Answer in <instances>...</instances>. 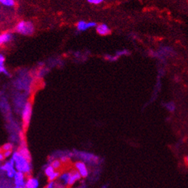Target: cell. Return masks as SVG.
I'll list each match as a JSON object with an SVG mask.
<instances>
[{
    "instance_id": "cell-1",
    "label": "cell",
    "mask_w": 188,
    "mask_h": 188,
    "mask_svg": "<svg viewBox=\"0 0 188 188\" xmlns=\"http://www.w3.org/2000/svg\"><path fill=\"white\" fill-rule=\"evenodd\" d=\"M13 160H15V167L17 171L23 172L25 174H29L31 172L32 167L29 160H26L18 151L15 152L13 155Z\"/></svg>"
},
{
    "instance_id": "cell-2",
    "label": "cell",
    "mask_w": 188,
    "mask_h": 188,
    "mask_svg": "<svg viewBox=\"0 0 188 188\" xmlns=\"http://www.w3.org/2000/svg\"><path fill=\"white\" fill-rule=\"evenodd\" d=\"M14 85L18 90L29 91L32 87V79L28 74H22L16 81H14Z\"/></svg>"
},
{
    "instance_id": "cell-3",
    "label": "cell",
    "mask_w": 188,
    "mask_h": 188,
    "mask_svg": "<svg viewBox=\"0 0 188 188\" xmlns=\"http://www.w3.org/2000/svg\"><path fill=\"white\" fill-rule=\"evenodd\" d=\"M17 33L23 35H30L34 33V25L29 21H20L15 27Z\"/></svg>"
},
{
    "instance_id": "cell-4",
    "label": "cell",
    "mask_w": 188,
    "mask_h": 188,
    "mask_svg": "<svg viewBox=\"0 0 188 188\" xmlns=\"http://www.w3.org/2000/svg\"><path fill=\"white\" fill-rule=\"evenodd\" d=\"M32 113H33V107L30 102H27L24 108L22 111V119H23V126L25 128H28L30 123V120L32 118Z\"/></svg>"
},
{
    "instance_id": "cell-5",
    "label": "cell",
    "mask_w": 188,
    "mask_h": 188,
    "mask_svg": "<svg viewBox=\"0 0 188 188\" xmlns=\"http://www.w3.org/2000/svg\"><path fill=\"white\" fill-rule=\"evenodd\" d=\"M174 53V50L169 46H164L159 49L158 52H153L151 53L152 56L159 58H164L166 57L171 56Z\"/></svg>"
},
{
    "instance_id": "cell-6",
    "label": "cell",
    "mask_w": 188,
    "mask_h": 188,
    "mask_svg": "<svg viewBox=\"0 0 188 188\" xmlns=\"http://www.w3.org/2000/svg\"><path fill=\"white\" fill-rule=\"evenodd\" d=\"M97 23H94V22L90 21V22H85V21H79V23H77V25H76V27H77V30L79 32H84L86 31L87 29H89V28H94V27L97 26Z\"/></svg>"
},
{
    "instance_id": "cell-7",
    "label": "cell",
    "mask_w": 188,
    "mask_h": 188,
    "mask_svg": "<svg viewBox=\"0 0 188 188\" xmlns=\"http://www.w3.org/2000/svg\"><path fill=\"white\" fill-rule=\"evenodd\" d=\"M74 168L79 172V174L82 175V177H86L89 174L87 167H86L84 162L77 161L76 163H74Z\"/></svg>"
},
{
    "instance_id": "cell-8",
    "label": "cell",
    "mask_w": 188,
    "mask_h": 188,
    "mask_svg": "<svg viewBox=\"0 0 188 188\" xmlns=\"http://www.w3.org/2000/svg\"><path fill=\"white\" fill-rule=\"evenodd\" d=\"M13 39V34L12 32H5L0 35V44L2 45L9 43Z\"/></svg>"
},
{
    "instance_id": "cell-9",
    "label": "cell",
    "mask_w": 188,
    "mask_h": 188,
    "mask_svg": "<svg viewBox=\"0 0 188 188\" xmlns=\"http://www.w3.org/2000/svg\"><path fill=\"white\" fill-rule=\"evenodd\" d=\"M15 178V185L19 186V187H25V174L23 172L17 171L16 175L14 177Z\"/></svg>"
},
{
    "instance_id": "cell-10",
    "label": "cell",
    "mask_w": 188,
    "mask_h": 188,
    "mask_svg": "<svg viewBox=\"0 0 188 188\" xmlns=\"http://www.w3.org/2000/svg\"><path fill=\"white\" fill-rule=\"evenodd\" d=\"M15 100V104L17 107H19V108H22L23 109L24 108V107L25 104H26V103L28 102V101H25V94H20V93H18V94H17L16 95V97L14 98Z\"/></svg>"
},
{
    "instance_id": "cell-11",
    "label": "cell",
    "mask_w": 188,
    "mask_h": 188,
    "mask_svg": "<svg viewBox=\"0 0 188 188\" xmlns=\"http://www.w3.org/2000/svg\"><path fill=\"white\" fill-rule=\"evenodd\" d=\"M96 31L101 35H107L111 33L110 28L106 24H99L96 26Z\"/></svg>"
},
{
    "instance_id": "cell-12",
    "label": "cell",
    "mask_w": 188,
    "mask_h": 188,
    "mask_svg": "<svg viewBox=\"0 0 188 188\" xmlns=\"http://www.w3.org/2000/svg\"><path fill=\"white\" fill-rule=\"evenodd\" d=\"M18 152L20 154V155L23 156V157H24L26 160L31 161V155H30L29 150H28V148H27L26 145H21V147L18 148Z\"/></svg>"
},
{
    "instance_id": "cell-13",
    "label": "cell",
    "mask_w": 188,
    "mask_h": 188,
    "mask_svg": "<svg viewBox=\"0 0 188 188\" xmlns=\"http://www.w3.org/2000/svg\"><path fill=\"white\" fill-rule=\"evenodd\" d=\"M82 177V175L79 174V172L78 171V170H76V169L75 170H72V171H71V178H70V180H69V186L72 185L75 181L80 180Z\"/></svg>"
},
{
    "instance_id": "cell-14",
    "label": "cell",
    "mask_w": 188,
    "mask_h": 188,
    "mask_svg": "<svg viewBox=\"0 0 188 188\" xmlns=\"http://www.w3.org/2000/svg\"><path fill=\"white\" fill-rule=\"evenodd\" d=\"M38 180L35 178H33V177H28L26 180V183H25V188H38Z\"/></svg>"
},
{
    "instance_id": "cell-15",
    "label": "cell",
    "mask_w": 188,
    "mask_h": 188,
    "mask_svg": "<svg viewBox=\"0 0 188 188\" xmlns=\"http://www.w3.org/2000/svg\"><path fill=\"white\" fill-rule=\"evenodd\" d=\"M15 160H13V158H12L11 160H8V162H6V164H4L3 166H2L1 167V170H4V171H9V170H13V169H15Z\"/></svg>"
},
{
    "instance_id": "cell-16",
    "label": "cell",
    "mask_w": 188,
    "mask_h": 188,
    "mask_svg": "<svg viewBox=\"0 0 188 188\" xmlns=\"http://www.w3.org/2000/svg\"><path fill=\"white\" fill-rule=\"evenodd\" d=\"M5 57L3 55H0V72L6 76H9V72L5 67Z\"/></svg>"
},
{
    "instance_id": "cell-17",
    "label": "cell",
    "mask_w": 188,
    "mask_h": 188,
    "mask_svg": "<svg viewBox=\"0 0 188 188\" xmlns=\"http://www.w3.org/2000/svg\"><path fill=\"white\" fill-rule=\"evenodd\" d=\"M60 180L64 185H69V180L71 178V172H65L60 176Z\"/></svg>"
},
{
    "instance_id": "cell-18",
    "label": "cell",
    "mask_w": 188,
    "mask_h": 188,
    "mask_svg": "<svg viewBox=\"0 0 188 188\" xmlns=\"http://www.w3.org/2000/svg\"><path fill=\"white\" fill-rule=\"evenodd\" d=\"M0 3L2 5L7 7H13L16 4L15 0H0Z\"/></svg>"
},
{
    "instance_id": "cell-19",
    "label": "cell",
    "mask_w": 188,
    "mask_h": 188,
    "mask_svg": "<svg viewBox=\"0 0 188 188\" xmlns=\"http://www.w3.org/2000/svg\"><path fill=\"white\" fill-rule=\"evenodd\" d=\"M164 107H165V108H167L169 111H170V112L174 111V110H175V108H176L175 104H174L173 101H170V102L166 103V104H164Z\"/></svg>"
},
{
    "instance_id": "cell-20",
    "label": "cell",
    "mask_w": 188,
    "mask_h": 188,
    "mask_svg": "<svg viewBox=\"0 0 188 188\" xmlns=\"http://www.w3.org/2000/svg\"><path fill=\"white\" fill-rule=\"evenodd\" d=\"M115 55H116L118 58L121 56H126V55H130V52L128 50H127V49H123V50H120L118 51V52H117Z\"/></svg>"
},
{
    "instance_id": "cell-21",
    "label": "cell",
    "mask_w": 188,
    "mask_h": 188,
    "mask_svg": "<svg viewBox=\"0 0 188 188\" xmlns=\"http://www.w3.org/2000/svg\"><path fill=\"white\" fill-rule=\"evenodd\" d=\"M55 169H54V167H52V165H51V166H48V167H47L46 169H45V174H46L47 177H49L51 175H52V174H53L55 172Z\"/></svg>"
},
{
    "instance_id": "cell-22",
    "label": "cell",
    "mask_w": 188,
    "mask_h": 188,
    "mask_svg": "<svg viewBox=\"0 0 188 188\" xmlns=\"http://www.w3.org/2000/svg\"><path fill=\"white\" fill-rule=\"evenodd\" d=\"M52 166L54 167L55 170H59L61 168V166H62V162L59 160H55L52 161Z\"/></svg>"
},
{
    "instance_id": "cell-23",
    "label": "cell",
    "mask_w": 188,
    "mask_h": 188,
    "mask_svg": "<svg viewBox=\"0 0 188 188\" xmlns=\"http://www.w3.org/2000/svg\"><path fill=\"white\" fill-rule=\"evenodd\" d=\"M13 145H12V144L6 143L2 146L1 149H2V150L4 152V151H7V150H13Z\"/></svg>"
},
{
    "instance_id": "cell-24",
    "label": "cell",
    "mask_w": 188,
    "mask_h": 188,
    "mask_svg": "<svg viewBox=\"0 0 188 188\" xmlns=\"http://www.w3.org/2000/svg\"><path fill=\"white\" fill-rule=\"evenodd\" d=\"M59 176H60V173L55 171L53 174H52V175L48 177V181L49 182H51V181H54L55 179H57Z\"/></svg>"
},
{
    "instance_id": "cell-25",
    "label": "cell",
    "mask_w": 188,
    "mask_h": 188,
    "mask_svg": "<svg viewBox=\"0 0 188 188\" xmlns=\"http://www.w3.org/2000/svg\"><path fill=\"white\" fill-rule=\"evenodd\" d=\"M105 58L109 62H115L117 61V59L118 58V57L116 55H107L105 56Z\"/></svg>"
},
{
    "instance_id": "cell-26",
    "label": "cell",
    "mask_w": 188,
    "mask_h": 188,
    "mask_svg": "<svg viewBox=\"0 0 188 188\" xmlns=\"http://www.w3.org/2000/svg\"><path fill=\"white\" fill-rule=\"evenodd\" d=\"M88 2L92 5H99L102 3L104 0H88Z\"/></svg>"
},
{
    "instance_id": "cell-27",
    "label": "cell",
    "mask_w": 188,
    "mask_h": 188,
    "mask_svg": "<svg viewBox=\"0 0 188 188\" xmlns=\"http://www.w3.org/2000/svg\"><path fill=\"white\" fill-rule=\"evenodd\" d=\"M45 74H46V72H45V69H39L38 72V73H37V76H38V78H42V76L45 75Z\"/></svg>"
},
{
    "instance_id": "cell-28",
    "label": "cell",
    "mask_w": 188,
    "mask_h": 188,
    "mask_svg": "<svg viewBox=\"0 0 188 188\" xmlns=\"http://www.w3.org/2000/svg\"><path fill=\"white\" fill-rule=\"evenodd\" d=\"M55 183L54 182V181H51V182L48 183V184L46 186V187L45 188H55Z\"/></svg>"
},
{
    "instance_id": "cell-29",
    "label": "cell",
    "mask_w": 188,
    "mask_h": 188,
    "mask_svg": "<svg viewBox=\"0 0 188 188\" xmlns=\"http://www.w3.org/2000/svg\"><path fill=\"white\" fill-rule=\"evenodd\" d=\"M11 155H12V150H7V151L3 152V155H4L5 158H7V157H9Z\"/></svg>"
},
{
    "instance_id": "cell-30",
    "label": "cell",
    "mask_w": 188,
    "mask_h": 188,
    "mask_svg": "<svg viewBox=\"0 0 188 188\" xmlns=\"http://www.w3.org/2000/svg\"><path fill=\"white\" fill-rule=\"evenodd\" d=\"M4 159H5L4 155H3V153H1V154H0V160H1V161H3V160H4Z\"/></svg>"
},
{
    "instance_id": "cell-31",
    "label": "cell",
    "mask_w": 188,
    "mask_h": 188,
    "mask_svg": "<svg viewBox=\"0 0 188 188\" xmlns=\"http://www.w3.org/2000/svg\"><path fill=\"white\" fill-rule=\"evenodd\" d=\"M185 162H186V164H188V155L187 156V157H186V158H185Z\"/></svg>"
},
{
    "instance_id": "cell-32",
    "label": "cell",
    "mask_w": 188,
    "mask_h": 188,
    "mask_svg": "<svg viewBox=\"0 0 188 188\" xmlns=\"http://www.w3.org/2000/svg\"><path fill=\"white\" fill-rule=\"evenodd\" d=\"M14 188H25V187H19V186H16V187H15Z\"/></svg>"
},
{
    "instance_id": "cell-33",
    "label": "cell",
    "mask_w": 188,
    "mask_h": 188,
    "mask_svg": "<svg viewBox=\"0 0 188 188\" xmlns=\"http://www.w3.org/2000/svg\"><path fill=\"white\" fill-rule=\"evenodd\" d=\"M13 188H14V187H13Z\"/></svg>"
}]
</instances>
